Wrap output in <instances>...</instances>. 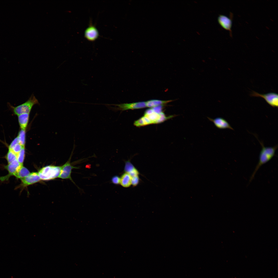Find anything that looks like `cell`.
Masks as SVG:
<instances>
[{"label": "cell", "mask_w": 278, "mask_h": 278, "mask_svg": "<svg viewBox=\"0 0 278 278\" xmlns=\"http://www.w3.org/2000/svg\"><path fill=\"white\" fill-rule=\"evenodd\" d=\"M232 14L230 12L229 18L223 15H219L218 19V22L224 29L229 31L230 36L232 37L231 28L232 24Z\"/></svg>", "instance_id": "obj_6"}, {"label": "cell", "mask_w": 278, "mask_h": 278, "mask_svg": "<svg viewBox=\"0 0 278 278\" xmlns=\"http://www.w3.org/2000/svg\"><path fill=\"white\" fill-rule=\"evenodd\" d=\"M18 116V122L21 129L25 130L28 122L29 114H23Z\"/></svg>", "instance_id": "obj_13"}, {"label": "cell", "mask_w": 278, "mask_h": 278, "mask_svg": "<svg viewBox=\"0 0 278 278\" xmlns=\"http://www.w3.org/2000/svg\"><path fill=\"white\" fill-rule=\"evenodd\" d=\"M139 182V178L138 176L131 177L132 185L134 186L137 185Z\"/></svg>", "instance_id": "obj_22"}, {"label": "cell", "mask_w": 278, "mask_h": 278, "mask_svg": "<svg viewBox=\"0 0 278 278\" xmlns=\"http://www.w3.org/2000/svg\"><path fill=\"white\" fill-rule=\"evenodd\" d=\"M111 181L114 184L118 185L120 184V178L117 176H115L112 178Z\"/></svg>", "instance_id": "obj_24"}, {"label": "cell", "mask_w": 278, "mask_h": 278, "mask_svg": "<svg viewBox=\"0 0 278 278\" xmlns=\"http://www.w3.org/2000/svg\"><path fill=\"white\" fill-rule=\"evenodd\" d=\"M207 118L209 120L212 122L215 126L219 129H228L232 130H234L228 122L222 118L218 117L214 119L211 118L209 117H207Z\"/></svg>", "instance_id": "obj_10"}, {"label": "cell", "mask_w": 278, "mask_h": 278, "mask_svg": "<svg viewBox=\"0 0 278 278\" xmlns=\"http://www.w3.org/2000/svg\"><path fill=\"white\" fill-rule=\"evenodd\" d=\"M25 157V147H23L17 155V160L20 164L23 165Z\"/></svg>", "instance_id": "obj_20"}, {"label": "cell", "mask_w": 278, "mask_h": 278, "mask_svg": "<svg viewBox=\"0 0 278 278\" xmlns=\"http://www.w3.org/2000/svg\"><path fill=\"white\" fill-rule=\"evenodd\" d=\"M21 184L19 186L25 187L37 183L41 180L38 172H32L27 177L20 179Z\"/></svg>", "instance_id": "obj_8"}, {"label": "cell", "mask_w": 278, "mask_h": 278, "mask_svg": "<svg viewBox=\"0 0 278 278\" xmlns=\"http://www.w3.org/2000/svg\"><path fill=\"white\" fill-rule=\"evenodd\" d=\"M38 101L33 94L25 103L16 107L9 105L14 114L17 116L21 114H29L32 107L35 105L39 104Z\"/></svg>", "instance_id": "obj_3"}, {"label": "cell", "mask_w": 278, "mask_h": 278, "mask_svg": "<svg viewBox=\"0 0 278 278\" xmlns=\"http://www.w3.org/2000/svg\"><path fill=\"white\" fill-rule=\"evenodd\" d=\"M109 105L117 106L118 109L122 111L141 109L146 107L145 102L144 101Z\"/></svg>", "instance_id": "obj_7"}, {"label": "cell", "mask_w": 278, "mask_h": 278, "mask_svg": "<svg viewBox=\"0 0 278 278\" xmlns=\"http://www.w3.org/2000/svg\"><path fill=\"white\" fill-rule=\"evenodd\" d=\"M17 137L19 143L23 147H25V130L21 129L18 133Z\"/></svg>", "instance_id": "obj_18"}, {"label": "cell", "mask_w": 278, "mask_h": 278, "mask_svg": "<svg viewBox=\"0 0 278 278\" xmlns=\"http://www.w3.org/2000/svg\"><path fill=\"white\" fill-rule=\"evenodd\" d=\"M124 170L125 172L129 174L131 177L138 176L139 174L137 170L129 161L126 162Z\"/></svg>", "instance_id": "obj_12"}, {"label": "cell", "mask_w": 278, "mask_h": 278, "mask_svg": "<svg viewBox=\"0 0 278 278\" xmlns=\"http://www.w3.org/2000/svg\"><path fill=\"white\" fill-rule=\"evenodd\" d=\"M70 161V160L68 161L61 167L60 172L58 178L62 179H69L73 181L71 176L72 170L78 168L73 166Z\"/></svg>", "instance_id": "obj_9"}, {"label": "cell", "mask_w": 278, "mask_h": 278, "mask_svg": "<svg viewBox=\"0 0 278 278\" xmlns=\"http://www.w3.org/2000/svg\"><path fill=\"white\" fill-rule=\"evenodd\" d=\"M30 173L29 170L23 165L19 169L14 176L17 179H20L27 177Z\"/></svg>", "instance_id": "obj_16"}, {"label": "cell", "mask_w": 278, "mask_h": 278, "mask_svg": "<svg viewBox=\"0 0 278 278\" xmlns=\"http://www.w3.org/2000/svg\"><path fill=\"white\" fill-rule=\"evenodd\" d=\"M23 147H23L19 143H18L13 146L10 150L12 151L17 155L21 150Z\"/></svg>", "instance_id": "obj_21"}, {"label": "cell", "mask_w": 278, "mask_h": 278, "mask_svg": "<svg viewBox=\"0 0 278 278\" xmlns=\"http://www.w3.org/2000/svg\"><path fill=\"white\" fill-rule=\"evenodd\" d=\"M99 35L98 31L93 25L90 24L85 29L84 37L88 40L93 41L96 39Z\"/></svg>", "instance_id": "obj_11"}, {"label": "cell", "mask_w": 278, "mask_h": 278, "mask_svg": "<svg viewBox=\"0 0 278 278\" xmlns=\"http://www.w3.org/2000/svg\"><path fill=\"white\" fill-rule=\"evenodd\" d=\"M259 141L262 146V148L259 154L258 163L250 179V182L253 180L260 167L268 162L274 157L278 147L277 145L273 147H265L262 142Z\"/></svg>", "instance_id": "obj_1"}, {"label": "cell", "mask_w": 278, "mask_h": 278, "mask_svg": "<svg viewBox=\"0 0 278 278\" xmlns=\"http://www.w3.org/2000/svg\"><path fill=\"white\" fill-rule=\"evenodd\" d=\"M23 166L20 164L16 160L11 163L8 164L4 166V169L8 172L7 175L0 177V181L3 182L8 180L9 178L12 176H14L15 174L21 167Z\"/></svg>", "instance_id": "obj_5"}, {"label": "cell", "mask_w": 278, "mask_h": 278, "mask_svg": "<svg viewBox=\"0 0 278 278\" xmlns=\"http://www.w3.org/2000/svg\"><path fill=\"white\" fill-rule=\"evenodd\" d=\"M250 95L253 97L262 98L272 107H278V95L277 93L274 92H270L265 94H261L253 91Z\"/></svg>", "instance_id": "obj_4"}, {"label": "cell", "mask_w": 278, "mask_h": 278, "mask_svg": "<svg viewBox=\"0 0 278 278\" xmlns=\"http://www.w3.org/2000/svg\"><path fill=\"white\" fill-rule=\"evenodd\" d=\"M120 184L123 187L127 188L131 185V177L128 173H123L120 178Z\"/></svg>", "instance_id": "obj_15"}, {"label": "cell", "mask_w": 278, "mask_h": 278, "mask_svg": "<svg viewBox=\"0 0 278 278\" xmlns=\"http://www.w3.org/2000/svg\"><path fill=\"white\" fill-rule=\"evenodd\" d=\"M5 158L9 164L17 159V155L12 151L8 150Z\"/></svg>", "instance_id": "obj_19"}, {"label": "cell", "mask_w": 278, "mask_h": 278, "mask_svg": "<svg viewBox=\"0 0 278 278\" xmlns=\"http://www.w3.org/2000/svg\"><path fill=\"white\" fill-rule=\"evenodd\" d=\"M19 143L18 137H17L12 141L8 147V150H11L12 147L16 144Z\"/></svg>", "instance_id": "obj_23"}, {"label": "cell", "mask_w": 278, "mask_h": 278, "mask_svg": "<svg viewBox=\"0 0 278 278\" xmlns=\"http://www.w3.org/2000/svg\"><path fill=\"white\" fill-rule=\"evenodd\" d=\"M172 100H161L153 99L145 102L146 107L152 108L159 106H162L167 104Z\"/></svg>", "instance_id": "obj_14"}, {"label": "cell", "mask_w": 278, "mask_h": 278, "mask_svg": "<svg viewBox=\"0 0 278 278\" xmlns=\"http://www.w3.org/2000/svg\"><path fill=\"white\" fill-rule=\"evenodd\" d=\"M152 124L150 120L146 117L144 116L134 121V125L137 127H140Z\"/></svg>", "instance_id": "obj_17"}, {"label": "cell", "mask_w": 278, "mask_h": 278, "mask_svg": "<svg viewBox=\"0 0 278 278\" xmlns=\"http://www.w3.org/2000/svg\"><path fill=\"white\" fill-rule=\"evenodd\" d=\"M61 167L48 166L43 167L38 172L41 180H49L58 178Z\"/></svg>", "instance_id": "obj_2"}]
</instances>
